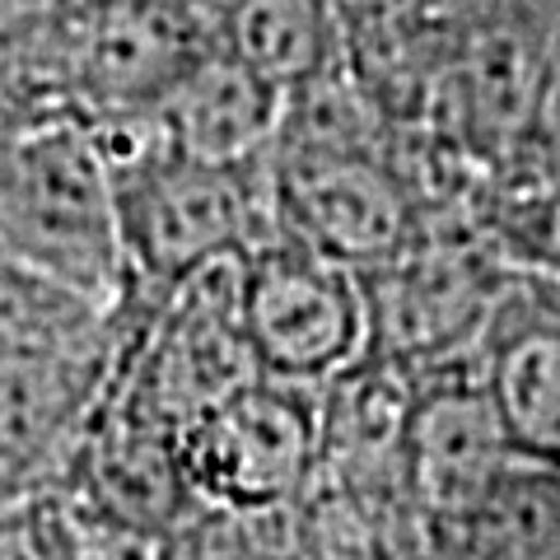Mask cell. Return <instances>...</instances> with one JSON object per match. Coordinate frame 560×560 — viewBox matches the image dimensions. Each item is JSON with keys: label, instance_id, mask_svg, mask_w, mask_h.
Masks as SVG:
<instances>
[{"label": "cell", "instance_id": "8", "mask_svg": "<svg viewBox=\"0 0 560 560\" xmlns=\"http://www.w3.org/2000/svg\"><path fill=\"white\" fill-rule=\"evenodd\" d=\"M243 323L257 370L300 388H327L364 355L360 271L304 248L290 234H271L261 248L238 257Z\"/></svg>", "mask_w": 560, "mask_h": 560}, {"label": "cell", "instance_id": "4", "mask_svg": "<svg viewBox=\"0 0 560 560\" xmlns=\"http://www.w3.org/2000/svg\"><path fill=\"white\" fill-rule=\"evenodd\" d=\"M514 267L500 257L486 220L471 230L420 224V234L397 257L360 271L364 323L370 341L364 355L420 378L444 364L477 360L481 331L495 313Z\"/></svg>", "mask_w": 560, "mask_h": 560}, {"label": "cell", "instance_id": "9", "mask_svg": "<svg viewBox=\"0 0 560 560\" xmlns=\"http://www.w3.org/2000/svg\"><path fill=\"white\" fill-rule=\"evenodd\" d=\"M523 453L490 401L477 360L444 364L411 378V411L401 430V481L420 528H448L514 471Z\"/></svg>", "mask_w": 560, "mask_h": 560}, {"label": "cell", "instance_id": "16", "mask_svg": "<svg viewBox=\"0 0 560 560\" xmlns=\"http://www.w3.org/2000/svg\"><path fill=\"white\" fill-rule=\"evenodd\" d=\"M94 537L61 490H38L0 514V560H90Z\"/></svg>", "mask_w": 560, "mask_h": 560}, {"label": "cell", "instance_id": "17", "mask_svg": "<svg viewBox=\"0 0 560 560\" xmlns=\"http://www.w3.org/2000/svg\"><path fill=\"white\" fill-rule=\"evenodd\" d=\"M528 140L541 160V178L533 187L560 183V38L551 43L547 61H541L533 94H528Z\"/></svg>", "mask_w": 560, "mask_h": 560}, {"label": "cell", "instance_id": "1", "mask_svg": "<svg viewBox=\"0 0 560 560\" xmlns=\"http://www.w3.org/2000/svg\"><path fill=\"white\" fill-rule=\"evenodd\" d=\"M117 183V220L127 248V300H168L215 261L261 248L280 224L267 160L215 164L178 150L154 127L136 140L103 136Z\"/></svg>", "mask_w": 560, "mask_h": 560}, {"label": "cell", "instance_id": "14", "mask_svg": "<svg viewBox=\"0 0 560 560\" xmlns=\"http://www.w3.org/2000/svg\"><path fill=\"white\" fill-rule=\"evenodd\" d=\"M160 560H304V556L290 528V510L280 514L201 510L164 541Z\"/></svg>", "mask_w": 560, "mask_h": 560}, {"label": "cell", "instance_id": "13", "mask_svg": "<svg viewBox=\"0 0 560 560\" xmlns=\"http://www.w3.org/2000/svg\"><path fill=\"white\" fill-rule=\"evenodd\" d=\"M425 560H560V471L518 458L477 510L425 533Z\"/></svg>", "mask_w": 560, "mask_h": 560}, {"label": "cell", "instance_id": "7", "mask_svg": "<svg viewBox=\"0 0 560 560\" xmlns=\"http://www.w3.org/2000/svg\"><path fill=\"white\" fill-rule=\"evenodd\" d=\"M57 490L70 500L90 537L103 541L160 547L201 514V500L187 486L178 425L145 407L117 378V364Z\"/></svg>", "mask_w": 560, "mask_h": 560}, {"label": "cell", "instance_id": "6", "mask_svg": "<svg viewBox=\"0 0 560 560\" xmlns=\"http://www.w3.org/2000/svg\"><path fill=\"white\" fill-rule=\"evenodd\" d=\"M323 463V388L253 378L183 430V467L201 510L280 514Z\"/></svg>", "mask_w": 560, "mask_h": 560}, {"label": "cell", "instance_id": "2", "mask_svg": "<svg viewBox=\"0 0 560 560\" xmlns=\"http://www.w3.org/2000/svg\"><path fill=\"white\" fill-rule=\"evenodd\" d=\"M0 253L103 313L127 304L117 183L98 131L51 121L0 154Z\"/></svg>", "mask_w": 560, "mask_h": 560}, {"label": "cell", "instance_id": "5", "mask_svg": "<svg viewBox=\"0 0 560 560\" xmlns=\"http://www.w3.org/2000/svg\"><path fill=\"white\" fill-rule=\"evenodd\" d=\"M121 323L127 337H121L117 378L168 425H178V434L224 397L261 378L243 323L238 261H215L160 304L127 300Z\"/></svg>", "mask_w": 560, "mask_h": 560}, {"label": "cell", "instance_id": "15", "mask_svg": "<svg viewBox=\"0 0 560 560\" xmlns=\"http://www.w3.org/2000/svg\"><path fill=\"white\" fill-rule=\"evenodd\" d=\"M486 230L514 271L560 285V183L514 191L486 215Z\"/></svg>", "mask_w": 560, "mask_h": 560}, {"label": "cell", "instance_id": "12", "mask_svg": "<svg viewBox=\"0 0 560 560\" xmlns=\"http://www.w3.org/2000/svg\"><path fill=\"white\" fill-rule=\"evenodd\" d=\"M285 98L290 90H280L238 51H215L173 70L150 127L201 160L253 164L271 154L285 121Z\"/></svg>", "mask_w": 560, "mask_h": 560}, {"label": "cell", "instance_id": "10", "mask_svg": "<svg viewBox=\"0 0 560 560\" xmlns=\"http://www.w3.org/2000/svg\"><path fill=\"white\" fill-rule=\"evenodd\" d=\"M121 308L90 337L0 346V467L57 490L121 355Z\"/></svg>", "mask_w": 560, "mask_h": 560}, {"label": "cell", "instance_id": "3", "mask_svg": "<svg viewBox=\"0 0 560 560\" xmlns=\"http://www.w3.org/2000/svg\"><path fill=\"white\" fill-rule=\"evenodd\" d=\"M267 168L280 234L350 271L397 257L425 224V206L397 164L346 121L285 113Z\"/></svg>", "mask_w": 560, "mask_h": 560}, {"label": "cell", "instance_id": "11", "mask_svg": "<svg viewBox=\"0 0 560 560\" xmlns=\"http://www.w3.org/2000/svg\"><path fill=\"white\" fill-rule=\"evenodd\" d=\"M477 370L510 444L560 471V285L514 271L481 331Z\"/></svg>", "mask_w": 560, "mask_h": 560}]
</instances>
